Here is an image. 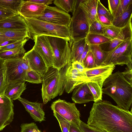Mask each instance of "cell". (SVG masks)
I'll use <instances>...</instances> for the list:
<instances>
[{
	"label": "cell",
	"instance_id": "obj_54",
	"mask_svg": "<svg viewBox=\"0 0 132 132\" xmlns=\"http://www.w3.org/2000/svg\"><path fill=\"white\" fill-rule=\"evenodd\" d=\"M34 132H42L38 128V127L35 128L34 131Z\"/></svg>",
	"mask_w": 132,
	"mask_h": 132
},
{
	"label": "cell",
	"instance_id": "obj_34",
	"mask_svg": "<svg viewBox=\"0 0 132 132\" xmlns=\"http://www.w3.org/2000/svg\"><path fill=\"white\" fill-rule=\"evenodd\" d=\"M121 29L112 24L109 26L106 25L104 30L103 35L111 40H113L117 36Z\"/></svg>",
	"mask_w": 132,
	"mask_h": 132
},
{
	"label": "cell",
	"instance_id": "obj_51",
	"mask_svg": "<svg viewBox=\"0 0 132 132\" xmlns=\"http://www.w3.org/2000/svg\"><path fill=\"white\" fill-rule=\"evenodd\" d=\"M78 126L70 123L69 132H83Z\"/></svg>",
	"mask_w": 132,
	"mask_h": 132
},
{
	"label": "cell",
	"instance_id": "obj_46",
	"mask_svg": "<svg viewBox=\"0 0 132 132\" xmlns=\"http://www.w3.org/2000/svg\"><path fill=\"white\" fill-rule=\"evenodd\" d=\"M23 57L18 59L20 65L26 72L31 70V69L27 61Z\"/></svg>",
	"mask_w": 132,
	"mask_h": 132
},
{
	"label": "cell",
	"instance_id": "obj_21",
	"mask_svg": "<svg viewBox=\"0 0 132 132\" xmlns=\"http://www.w3.org/2000/svg\"><path fill=\"white\" fill-rule=\"evenodd\" d=\"M30 39L28 29H11L0 28V44L11 39L23 40Z\"/></svg>",
	"mask_w": 132,
	"mask_h": 132
},
{
	"label": "cell",
	"instance_id": "obj_10",
	"mask_svg": "<svg viewBox=\"0 0 132 132\" xmlns=\"http://www.w3.org/2000/svg\"><path fill=\"white\" fill-rule=\"evenodd\" d=\"M32 39L35 42V44L32 48L42 57L48 68L53 67V54L46 36H36Z\"/></svg>",
	"mask_w": 132,
	"mask_h": 132
},
{
	"label": "cell",
	"instance_id": "obj_48",
	"mask_svg": "<svg viewBox=\"0 0 132 132\" xmlns=\"http://www.w3.org/2000/svg\"><path fill=\"white\" fill-rule=\"evenodd\" d=\"M97 16L98 20L102 24L107 26L112 24V22L105 16L98 14Z\"/></svg>",
	"mask_w": 132,
	"mask_h": 132
},
{
	"label": "cell",
	"instance_id": "obj_28",
	"mask_svg": "<svg viewBox=\"0 0 132 132\" xmlns=\"http://www.w3.org/2000/svg\"><path fill=\"white\" fill-rule=\"evenodd\" d=\"M86 42L90 46L100 45L111 40L103 35L88 33L86 37Z\"/></svg>",
	"mask_w": 132,
	"mask_h": 132
},
{
	"label": "cell",
	"instance_id": "obj_45",
	"mask_svg": "<svg viewBox=\"0 0 132 132\" xmlns=\"http://www.w3.org/2000/svg\"><path fill=\"white\" fill-rule=\"evenodd\" d=\"M16 15L11 11L0 6V17L6 18Z\"/></svg>",
	"mask_w": 132,
	"mask_h": 132
},
{
	"label": "cell",
	"instance_id": "obj_47",
	"mask_svg": "<svg viewBox=\"0 0 132 132\" xmlns=\"http://www.w3.org/2000/svg\"><path fill=\"white\" fill-rule=\"evenodd\" d=\"M71 65L73 68L84 73H86L85 69L83 64L77 61H74L72 63Z\"/></svg>",
	"mask_w": 132,
	"mask_h": 132
},
{
	"label": "cell",
	"instance_id": "obj_43",
	"mask_svg": "<svg viewBox=\"0 0 132 132\" xmlns=\"http://www.w3.org/2000/svg\"><path fill=\"white\" fill-rule=\"evenodd\" d=\"M37 127L36 124L33 122L23 123L20 126V132H34V129Z\"/></svg>",
	"mask_w": 132,
	"mask_h": 132
},
{
	"label": "cell",
	"instance_id": "obj_52",
	"mask_svg": "<svg viewBox=\"0 0 132 132\" xmlns=\"http://www.w3.org/2000/svg\"><path fill=\"white\" fill-rule=\"evenodd\" d=\"M19 40H18L16 39L10 40L4 42L0 44V47H2L6 46Z\"/></svg>",
	"mask_w": 132,
	"mask_h": 132
},
{
	"label": "cell",
	"instance_id": "obj_19",
	"mask_svg": "<svg viewBox=\"0 0 132 132\" xmlns=\"http://www.w3.org/2000/svg\"><path fill=\"white\" fill-rule=\"evenodd\" d=\"M72 91L71 98L75 103L82 104L94 101L93 95L86 82L78 86Z\"/></svg>",
	"mask_w": 132,
	"mask_h": 132
},
{
	"label": "cell",
	"instance_id": "obj_18",
	"mask_svg": "<svg viewBox=\"0 0 132 132\" xmlns=\"http://www.w3.org/2000/svg\"><path fill=\"white\" fill-rule=\"evenodd\" d=\"M18 99L35 121L41 122L45 120V113L41 103L31 102L21 97Z\"/></svg>",
	"mask_w": 132,
	"mask_h": 132
},
{
	"label": "cell",
	"instance_id": "obj_2",
	"mask_svg": "<svg viewBox=\"0 0 132 132\" xmlns=\"http://www.w3.org/2000/svg\"><path fill=\"white\" fill-rule=\"evenodd\" d=\"M102 93L112 98L119 107L129 110L132 103V84L118 71L112 73L104 81Z\"/></svg>",
	"mask_w": 132,
	"mask_h": 132
},
{
	"label": "cell",
	"instance_id": "obj_11",
	"mask_svg": "<svg viewBox=\"0 0 132 132\" xmlns=\"http://www.w3.org/2000/svg\"><path fill=\"white\" fill-rule=\"evenodd\" d=\"M115 66L113 64H103L93 68L85 69L88 82H95L102 88L104 81L112 73Z\"/></svg>",
	"mask_w": 132,
	"mask_h": 132
},
{
	"label": "cell",
	"instance_id": "obj_13",
	"mask_svg": "<svg viewBox=\"0 0 132 132\" xmlns=\"http://www.w3.org/2000/svg\"><path fill=\"white\" fill-rule=\"evenodd\" d=\"M14 115L13 101L4 94L0 96V131L11 123Z\"/></svg>",
	"mask_w": 132,
	"mask_h": 132
},
{
	"label": "cell",
	"instance_id": "obj_14",
	"mask_svg": "<svg viewBox=\"0 0 132 132\" xmlns=\"http://www.w3.org/2000/svg\"><path fill=\"white\" fill-rule=\"evenodd\" d=\"M47 6L23 0L20 6L18 14L22 17L37 19L43 13Z\"/></svg>",
	"mask_w": 132,
	"mask_h": 132
},
{
	"label": "cell",
	"instance_id": "obj_26",
	"mask_svg": "<svg viewBox=\"0 0 132 132\" xmlns=\"http://www.w3.org/2000/svg\"><path fill=\"white\" fill-rule=\"evenodd\" d=\"M86 43V38L72 43L70 46L72 53V63L77 61H79L84 50Z\"/></svg>",
	"mask_w": 132,
	"mask_h": 132
},
{
	"label": "cell",
	"instance_id": "obj_50",
	"mask_svg": "<svg viewBox=\"0 0 132 132\" xmlns=\"http://www.w3.org/2000/svg\"><path fill=\"white\" fill-rule=\"evenodd\" d=\"M29 1L36 3L43 4L46 6H48L49 5L52 3L53 0H30Z\"/></svg>",
	"mask_w": 132,
	"mask_h": 132
},
{
	"label": "cell",
	"instance_id": "obj_40",
	"mask_svg": "<svg viewBox=\"0 0 132 132\" xmlns=\"http://www.w3.org/2000/svg\"><path fill=\"white\" fill-rule=\"evenodd\" d=\"M78 126L83 132H105L90 126L81 120Z\"/></svg>",
	"mask_w": 132,
	"mask_h": 132
},
{
	"label": "cell",
	"instance_id": "obj_12",
	"mask_svg": "<svg viewBox=\"0 0 132 132\" xmlns=\"http://www.w3.org/2000/svg\"><path fill=\"white\" fill-rule=\"evenodd\" d=\"M86 73H84L70 65L66 71L64 80V91L68 93L72 92L78 86L88 82Z\"/></svg>",
	"mask_w": 132,
	"mask_h": 132
},
{
	"label": "cell",
	"instance_id": "obj_4",
	"mask_svg": "<svg viewBox=\"0 0 132 132\" xmlns=\"http://www.w3.org/2000/svg\"><path fill=\"white\" fill-rule=\"evenodd\" d=\"M27 26L30 39L35 36L43 35L63 38L70 41L67 26L60 25L37 19L23 18Z\"/></svg>",
	"mask_w": 132,
	"mask_h": 132
},
{
	"label": "cell",
	"instance_id": "obj_29",
	"mask_svg": "<svg viewBox=\"0 0 132 132\" xmlns=\"http://www.w3.org/2000/svg\"><path fill=\"white\" fill-rule=\"evenodd\" d=\"M23 0H0V6L9 10L16 14Z\"/></svg>",
	"mask_w": 132,
	"mask_h": 132
},
{
	"label": "cell",
	"instance_id": "obj_53",
	"mask_svg": "<svg viewBox=\"0 0 132 132\" xmlns=\"http://www.w3.org/2000/svg\"><path fill=\"white\" fill-rule=\"evenodd\" d=\"M4 60L0 58V72L4 69Z\"/></svg>",
	"mask_w": 132,
	"mask_h": 132
},
{
	"label": "cell",
	"instance_id": "obj_7",
	"mask_svg": "<svg viewBox=\"0 0 132 132\" xmlns=\"http://www.w3.org/2000/svg\"><path fill=\"white\" fill-rule=\"evenodd\" d=\"M51 110L65 119L70 123L79 126L80 123V114L75 103L59 99L53 102Z\"/></svg>",
	"mask_w": 132,
	"mask_h": 132
},
{
	"label": "cell",
	"instance_id": "obj_32",
	"mask_svg": "<svg viewBox=\"0 0 132 132\" xmlns=\"http://www.w3.org/2000/svg\"><path fill=\"white\" fill-rule=\"evenodd\" d=\"M106 26L101 23L98 19L89 26L88 33L103 35Z\"/></svg>",
	"mask_w": 132,
	"mask_h": 132
},
{
	"label": "cell",
	"instance_id": "obj_6",
	"mask_svg": "<svg viewBox=\"0 0 132 132\" xmlns=\"http://www.w3.org/2000/svg\"><path fill=\"white\" fill-rule=\"evenodd\" d=\"M79 1L76 0L72 15L68 26L70 35V46L73 42L86 38L88 33L89 27L84 14L79 6Z\"/></svg>",
	"mask_w": 132,
	"mask_h": 132
},
{
	"label": "cell",
	"instance_id": "obj_30",
	"mask_svg": "<svg viewBox=\"0 0 132 132\" xmlns=\"http://www.w3.org/2000/svg\"><path fill=\"white\" fill-rule=\"evenodd\" d=\"M97 66L103 65L105 57V52L101 48L99 45L90 46Z\"/></svg>",
	"mask_w": 132,
	"mask_h": 132
},
{
	"label": "cell",
	"instance_id": "obj_8",
	"mask_svg": "<svg viewBox=\"0 0 132 132\" xmlns=\"http://www.w3.org/2000/svg\"><path fill=\"white\" fill-rule=\"evenodd\" d=\"M71 18L69 13L56 7L47 6L42 15L37 19L68 27Z\"/></svg>",
	"mask_w": 132,
	"mask_h": 132
},
{
	"label": "cell",
	"instance_id": "obj_42",
	"mask_svg": "<svg viewBox=\"0 0 132 132\" xmlns=\"http://www.w3.org/2000/svg\"><path fill=\"white\" fill-rule=\"evenodd\" d=\"M108 2L109 11L114 18L119 4V0H109Z\"/></svg>",
	"mask_w": 132,
	"mask_h": 132
},
{
	"label": "cell",
	"instance_id": "obj_25",
	"mask_svg": "<svg viewBox=\"0 0 132 132\" xmlns=\"http://www.w3.org/2000/svg\"><path fill=\"white\" fill-rule=\"evenodd\" d=\"M25 44L13 49L0 51V58L4 60L7 59H18L22 57L26 53Z\"/></svg>",
	"mask_w": 132,
	"mask_h": 132
},
{
	"label": "cell",
	"instance_id": "obj_44",
	"mask_svg": "<svg viewBox=\"0 0 132 132\" xmlns=\"http://www.w3.org/2000/svg\"><path fill=\"white\" fill-rule=\"evenodd\" d=\"M132 63L127 65L125 70L122 72L123 76L130 83L132 84Z\"/></svg>",
	"mask_w": 132,
	"mask_h": 132
},
{
	"label": "cell",
	"instance_id": "obj_20",
	"mask_svg": "<svg viewBox=\"0 0 132 132\" xmlns=\"http://www.w3.org/2000/svg\"><path fill=\"white\" fill-rule=\"evenodd\" d=\"M98 0H79V5L83 11L89 26L98 19L97 6Z\"/></svg>",
	"mask_w": 132,
	"mask_h": 132
},
{
	"label": "cell",
	"instance_id": "obj_23",
	"mask_svg": "<svg viewBox=\"0 0 132 132\" xmlns=\"http://www.w3.org/2000/svg\"><path fill=\"white\" fill-rule=\"evenodd\" d=\"M26 81H21L8 84L4 92V95L11 100H15L20 97L26 89Z\"/></svg>",
	"mask_w": 132,
	"mask_h": 132
},
{
	"label": "cell",
	"instance_id": "obj_37",
	"mask_svg": "<svg viewBox=\"0 0 132 132\" xmlns=\"http://www.w3.org/2000/svg\"><path fill=\"white\" fill-rule=\"evenodd\" d=\"M97 14H100L107 18L110 21L112 22L113 17L108 10L101 3L99 0H98L97 6Z\"/></svg>",
	"mask_w": 132,
	"mask_h": 132
},
{
	"label": "cell",
	"instance_id": "obj_35",
	"mask_svg": "<svg viewBox=\"0 0 132 132\" xmlns=\"http://www.w3.org/2000/svg\"><path fill=\"white\" fill-rule=\"evenodd\" d=\"M53 115L58 121L62 132H69L70 123L54 111Z\"/></svg>",
	"mask_w": 132,
	"mask_h": 132
},
{
	"label": "cell",
	"instance_id": "obj_38",
	"mask_svg": "<svg viewBox=\"0 0 132 132\" xmlns=\"http://www.w3.org/2000/svg\"><path fill=\"white\" fill-rule=\"evenodd\" d=\"M83 65L85 69L92 68L97 67L93 54L90 49L84 60Z\"/></svg>",
	"mask_w": 132,
	"mask_h": 132
},
{
	"label": "cell",
	"instance_id": "obj_22",
	"mask_svg": "<svg viewBox=\"0 0 132 132\" xmlns=\"http://www.w3.org/2000/svg\"><path fill=\"white\" fill-rule=\"evenodd\" d=\"M0 28L11 29H28L23 19L19 14L0 20Z\"/></svg>",
	"mask_w": 132,
	"mask_h": 132
},
{
	"label": "cell",
	"instance_id": "obj_33",
	"mask_svg": "<svg viewBox=\"0 0 132 132\" xmlns=\"http://www.w3.org/2000/svg\"><path fill=\"white\" fill-rule=\"evenodd\" d=\"M24 80L32 83L39 84L42 82V78L39 73L31 70L26 72Z\"/></svg>",
	"mask_w": 132,
	"mask_h": 132
},
{
	"label": "cell",
	"instance_id": "obj_3",
	"mask_svg": "<svg viewBox=\"0 0 132 132\" xmlns=\"http://www.w3.org/2000/svg\"><path fill=\"white\" fill-rule=\"evenodd\" d=\"M71 65L68 64L60 70L53 67L49 68L42 77L41 91L44 104L63 94L64 91V83L65 74L67 68Z\"/></svg>",
	"mask_w": 132,
	"mask_h": 132
},
{
	"label": "cell",
	"instance_id": "obj_17",
	"mask_svg": "<svg viewBox=\"0 0 132 132\" xmlns=\"http://www.w3.org/2000/svg\"><path fill=\"white\" fill-rule=\"evenodd\" d=\"M131 19L124 27L121 28L120 31L115 38L109 42L99 45L104 52H108L115 48L129 38L132 37Z\"/></svg>",
	"mask_w": 132,
	"mask_h": 132
},
{
	"label": "cell",
	"instance_id": "obj_9",
	"mask_svg": "<svg viewBox=\"0 0 132 132\" xmlns=\"http://www.w3.org/2000/svg\"><path fill=\"white\" fill-rule=\"evenodd\" d=\"M18 59L4 60L5 78L8 84L25 81L26 72L20 65Z\"/></svg>",
	"mask_w": 132,
	"mask_h": 132
},
{
	"label": "cell",
	"instance_id": "obj_5",
	"mask_svg": "<svg viewBox=\"0 0 132 132\" xmlns=\"http://www.w3.org/2000/svg\"><path fill=\"white\" fill-rule=\"evenodd\" d=\"M46 37L53 54V67L60 70L68 64H71L72 53L69 41L61 37L51 36Z\"/></svg>",
	"mask_w": 132,
	"mask_h": 132
},
{
	"label": "cell",
	"instance_id": "obj_39",
	"mask_svg": "<svg viewBox=\"0 0 132 132\" xmlns=\"http://www.w3.org/2000/svg\"><path fill=\"white\" fill-rule=\"evenodd\" d=\"M28 40V39L26 38L23 40L16 41L6 46L0 47V51L9 50L16 48L23 44H25Z\"/></svg>",
	"mask_w": 132,
	"mask_h": 132
},
{
	"label": "cell",
	"instance_id": "obj_36",
	"mask_svg": "<svg viewBox=\"0 0 132 132\" xmlns=\"http://www.w3.org/2000/svg\"><path fill=\"white\" fill-rule=\"evenodd\" d=\"M132 0H119V2L113 19L121 14L127 9Z\"/></svg>",
	"mask_w": 132,
	"mask_h": 132
},
{
	"label": "cell",
	"instance_id": "obj_15",
	"mask_svg": "<svg viewBox=\"0 0 132 132\" xmlns=\"http://www.w3.org/2000/svg\"><path fill=\"white\" fill-rule=\"evenodd\" d=\"M132 37H130L125 40L110 64L122 66L132 63Z\"/></svg>",
	"mask_w": 132,
	"mask_h": 132
},
{
	"label": "cell",
	"instance_id": "obj_55",
	"mask_svg": "<svg viewBox=\"0 0 132 132\" xmlns=\"http://www.w3.org/2000/svg\"><path fill=\"white\" fill-rule=\"evenodd\" d=\"M5 18H4V17H0V20H2L3 19Z\"/></svg>",
	"mask_w": 132,
	"mask_h": 132
},
{
	"label": "cell",
	"instance_id": "obj_49",
	"mask_svg": "<svg viewBox=\"0 0 132 132\" xmlns=\"http://www.w3.org/2000/svg\"><path fill=\"white\" fill-rule=\"evenodd\" d=\"M90 49V45L86 42L85 47L84 51L82 53L79 62L83 64L84 60L87 55Z\"/></svg>",
	"mask_w": 132,
	"mask_h": 132
},
{
	"label": "cell",
	"instance_id": "obj_27",
	"mask_svg": "<svg viewBox=\"0 0 132 132\" xmlns=\"http://www.w3.org/2000/svg\"><path fill=\"white\" fill-rule=\"evenodd\" d=\"M76 0H54L53 3L56 7L68 13H72L75 6Z\"/></svg>",
	"mask_w": 132,
	"mask_h": 132
},
{
	"label": "cell",
	"instance_id": "obj_1",
	"mask_svg": "<svg viewBox=\"0 0 132 132\" xmlns=\"http://www.w3.org/2000/svg\"><path fill=\"white\" fill-rule=\"evenodd\" d=\"M87 124L105 132H132V110L100 100L93 103Z\"/></svg>",
	"mask_w": 132,
	"mask_h": 132
},
{
	"label": "cell",
	"instance_id": "obj_31",
	"mask_svg": "<svg viewBox=\"0 0 132 132\" xmlns=\"http://www.w3.org/2000/svg\"><path fill=\"white\" fill-rule=\"evenodd\" d=\"M86 83L93 95L94 99V102L102 100V88L95 82H88Z\"/></svg>",
	"mask_w": 132,
	"mask_h": 132
},
{
	"label": "cell",
	"instance_id": "obj_41",
	"mask_svg": "<svg viewBox=\"0 0 132 132\" xmlns=\"http://www.w3.org/2000/svg\"><path fill=\"white\" fill-rule=\"evenodd\" d=\"M8 85L5 79L4 69L0 72V96L4 94Z\"/></svg>",
	"mask_w": 132,
	"mask_h": 132
},
{
	"label": "cell",
	"instance_id": "obj_24",
	"mask_svg": "<svg viewBox=\"0 0 132 132\" xmlns=\"http://www.w3.org/2000/svg\"><path fill=\"white\" fill-rule=\"evenodd\" d=\"M132 16V2L129 5L127 10L116 18L113 19L112 25L117 27L122 28L128 23L131 19Z\"/></svg>",
	"mask_w": 132,
	"mask_h": 132
},
{
	"label": "cell",
	"instance_id": "obj_16",
	"mask_svg": "<svg viewBox=\"0 0 132 132\" xmlns=\"http://www.w3.org/2000/svg\"><path fill=\"white\" fill-rule=\"evenodd\" d=\"M23 57L27 61L31 69L42 77L48 69L42 57L33 48L26 53Z\"/></svg>",
	"mask_w": 132,
	"mask_h": 132
}]
</instances>
